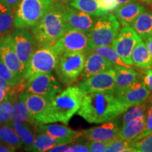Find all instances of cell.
I'll return each instance as SVG.
<instances>
[{"instance_id":"cell-24","label":"cell","mask_w":152,"mask_h":152,"mask_svg":"<svg viewBox=\"0 0 152 152\" xmlns=\"http://www.w3.org/2000/svg\"><path fill=\"white\" fill-rule=\"evenodd\" d=\"M9 125L14 129L20 137L24 148L30 147L35 141L37 134V125L30 123L10 122Z\"/></svg>"},{"instance_id":"cell-20","label":"cell","mask_w":152,"mask_h":152,"mask_svg":"<svg viewBox=\"0 0 152 152\" xmlns=\"http://www.w3.org/2000/svg\"><path fill=\"white\" fill-rule=\"evenodd\" d=\"M20 94L27 106L32 121L35 123V118L46 109L51 100L47 96L32 93L23 92Z\"/></svg>"},{"instance_id":"cell-5","label":"cell","mask_w":152,"mask_h":152,"mask_svg":"<svg viewBox=\"0 0 152 152\" xmlns=\"http://www.w3.org/2000/svg\"><path fill=\"white\" fill-rule=\"evenodd\" d=\"M86 59L85 52H64L60 55L55 73L62 84L69 86L79 78Z\"/></svg>"},{"instance_id":"cell-47","label":"cell","mask_w":152,"mask_h":152,"mask_svg":"<svg viewBox=\"0 0 152 152\" xmlns=\"http://www.w3.org/2000/svg\"><path fill=\"white\" fill-rule=\"evenodd\" d=\"M136 0H116V1L118 4V7H121V6L133 2V1H135Z\"/></svg>"},{"instance_id":"cell-51","label":"cell","mask_w":152,"mask_h":152,"mask_svg":"<svg viewBox=\"0 0 152 152\" xmlns=\"http://www.w3.org/2000/svg\"><path fill=\"white\" fill-rule=\"evenodd\" d=\"M151 35H152V34H151Z\"/></svg>"},{"instance_id":"cell-31","label":"cell","mask_w":152,"mask_h":152,"mask_svg":"<svg viewBox=\"0 0 152 152\" xmlns=\"http://www.w3.org/2000/svg\"><path fill=\"white\" fill-rule=\"evenodd\" d=\"M0 142L15 149L23 147V143L18 134L9 124L0 125Z\"/></svg>"},{"instance_id":"cell-34","label":"cell","mask_w":152,"mask_h":152,"mask_svg":"<svg viewBox=\"0 0 152 152\" xmlns=\"http://www.w3.org/2000/svg\"><path fill=\"white\" fill-rule=\"evenodd\" d=\"M105 151L107 152H123V151H136L135 149L132 147L131 142L127 140L118 138L110 142L106 147Z\"/></svg>"},{"instance_id":"cell-15","label":"cell","mask_w":152,"mask_h":152,"mask_svg":"<svg viewBox=\"0 0 152 152\" xmlns=\"http://www.w3.org/2000/svg\"><path fill=\"white\" fill-rule=\"evenodd\" d=\"M0 59L19 78H23L24 74L23 72L22 66L15 52L11 33L0 36Z\"/></svg>"},{"instance_id":"cell-30","label":"cell","mask_w":152,"mask_h":152,"mask_svg":"<svg viewBox=\"0 0 152 152\" xmlns=\"http://www.w3.org/2000/svg\"><path fill=\"white\" fill-rule=\"evenodd\" d=\"M149 103V98H148L147 100H145L142 103L133 106L132 107L129 108L126 111H125L123 113L122 118H121V128L127 125L128 123L132 122V121L137 118L146 116Z\"/></svg>"},{"instance_id":"cell-45","label":"cell","mask_w":152,"mask_h":152,"mask_svg":"<svg viewBox=\"0 0 152 152\" xmlns=\"http://www.w3.org/2000/svg\"><path fill=\"white\" fill-rule=\"evenodd\" d=\"M20 0H0L1 2H2L4 4H6L9 7H11V8L14 9L18 6V3L20 2Z\"/></svg>"},{"instance_id":"cell-49","label":"cell","mask_w":152,"mask_h":152,"mask_svg":"<svg viewBox=\"0 0 152 152\" xmlns=\"http://www.w3.org/2000/svg\"><path fill=\"white\" fill-rule=\"evenodd\" d=\"M42 1L48 4H52V3L56 2V1H58V0H42Z\"/></svg>"},{"instance_id":"cell-41","label":"cell","mask_w":152,"mask_h":152,"mask_svg":"<svg viewBox=\"0 0 152 152\" xmlns=\"http://www.w3.org/2000/svg\"><path fill=\"white\" fill-rule=\"evenodd\" d=\"M68 152H89L88 147L87 144L83 142V143H77L73 144L70 145L68 149Z\"/></svg>"},{"instance_id":"cell-37","label":"cell","mask_w":152,"mask_h":152,"mask_svg":"<svg viewBox=\"0 0 152 152\" xmlns=\"http://www.w3.org/2000/svg\"><path fill=\"white\" fill-rule=\"evenodd\" d=\"M149 98V103L148 106V109L146 113L145 120V129L142 134L139 137L137 140H140L144 137H147L152 132V96Z\"/></svg>"},{"instance_id":"cell-29","label":"cell","mask_w":152,"mask_h":152,"mask_svg":"<svg viewBox=\"0 0 152 152\" xmlns=\"http://www.w3.org/2000/svg\"><path fill=\"white\" fill-rule=\"evenodd\" d=\"M69 5L93 17H99L106 14L100 9L99 0H72Z\"/></svg>"},{"instance_id":"cell-9","label":"cell","mask_w":152,"mask_h":152,"mask_svg":"<svg viewBox=\"0 0 152 152\" xmlns=\"http://www.w3.org/2000/svg\"><path fill=\"white\" fill-rule=\"evenodd\" d=\"M61 90V85L52 73H46L34 74L28 77L24 92L42 95L52 100Z\"/></svg>"},{"instance_id":"cell-28","label":"cell","mask_w":152,"mask_h":152,"mask_svg":"<svg viewBox=\"0 0 152 152\" xmlns=\"http://www.w3.org/2000/svg\"><path fill=\"white\" fill-rule=\"evenodd\" d=\"M14 9L0 1V36L10 33L14 26Z\"/></svg>"},{"instance_id":"cell-8","label":"cell","mask_w":152,"mask_h":152,"mask_svg":"<svg viewBox=\"0 0 152 152\" xmlns=\"http://www.w3.org/2000/svg\"><path fill=\"white\" fill-rule=\"evenodd\" d=\"M15 52L22 66L24 76L32 55L37 49L35 36L28 28H15L11 32Z\"/></svg>"},{"instance_id":"cell-7","label":"cell","mask_w":152,"mask_h":152,"mask_svg":"<svg viewBox=\"0 0 152 152\" xmlns=\"http://www.w3.org/2000/svg\"><path fill=\"white\" fill-rule=\"evenodd\" d=\"M60 55L52 45L37 48L30 58L24 77L28 79L34 74L52 73Z\"/></svg>"},{"instance_id":"cell-33","label":"cell","mask_w":152,"mask_h":152,"mask_svg":"<svg viewBox=\"0 0 152 152\" xmlns=\"http://www.w3.org/2000/svg\"><path fill=\"white\" fill-rule=\"evenodd\" d=\"M90 52V51H89ZM91 52H93L96 54H98L101 55L102 56L104 57L108 61L114 66H125V67L130 68V66L127 65L125 62L123 61L121 59V57L118 54V53L115 52V50L112 47L111 45L109 46H104V47H97V48L92 49Z\"/></svg>"},{"instance_id":"cell-50","label":"cell","mask_w":152,"mask_h":152,"mask_svg":"<svg viewBox=\"0 0 152 152\" xmlns=\"http://www.w3.org/2000/svg\"><path fill=\"white\" fill-rule=\"evenodd\" d=\"M142 1H143L144 2H145L146 4H149L152 1V0H142Z\"/></svg>"},{"instance_id":"cell-39","label":"cell","mask_w":152,"mask_h":152,"mask_svg":"<svg viewBox=\"0 0 152 152\" xmlns=\"http://www.w3.org/2000/svg\"><path fill=\"white\" fill-rule=\"evenodd\" d=\"M100 9L106 14L110 11H115L118 7V4L116 0H99Z\"/></svg>"},{"instance_id":"cell-32","label":"cell","mask_w":152,"mask_h":152,"mask_svg":"<svg viewBox=\"0 0 152 152\" xmlns=\"http://www.w3.org/2000/svg\"><path fill=\"white\" fill-rule=\"evenodd\" d=\"M17 96L18 94L9 93L4 99L0 102V125L10 123L13 106Z\"/></svg>"},{"instance_id":"cell-12","label":"cell","mask_w":152,"mask_h":152,"mask_svg":"<svg viewBox=\"0 0 152 152\" xmlns=\"http://www.w3.org/2000/svg\"><path fill=\"white\" fill-rule=\"evenodd\" d=\"M60 54L64 52H88V33L77 30H68L53 44Z\"/></svg>"},{"instance_id":"cell-13","label":"cell","mask_w":152,"mask_h":152,"mask_svg":"<svg viewBox=\"0 0 152 152\" xmlns=\"http://www.w3.org/2000/svg\"><path fill=\"white\" fill-rule=\"evenodd\" d=\"M64 17L67 30H77L88 33L94 26L95 19L90 15L66 5Z\"/></svg>"},{"instance_id":"cell-36","label":"cell","mask_w":152,"mask_h":152,"mask_svg":"<svg viewBox=\"0 0 152 152\" xmlns=\"http://www.w3.org/2000/svg\"><path fill=\"white\" fill-rule=\"evenodd\" d=\"M131 144L139 152H152V132L147 137L131 142Z\"/></svg>"},{"instance_id":"cell-22","label":"cell","mask_w":152,"mask_h":152,"mask_svg":"<svg viewBox=\"0 0 152 152\" xmlns=\"http://www.w3.org/2000/svg\"><path fill=\"white\" fill-rule=\"evenodd\" d=\"M113 67L115 71V87L114 94L118 95L124 92L133 82L136 80L138 74L129 67L122 66H114Z\"/></svg>"},{"instance_id":"cell-6","label":"cell","mask_w":152,"mask_h":152,"mask_svg":"<svg viewBox=\"0 0 152 152\" xmlns=\"http://www.w3.org/2000/svg\"><path fill=\"white\" fill-rule=\"evenodd\" d=\"M42 0H20L14 14V26L31 28L35 26L51 7Z\"/></svg>"},{"instance_id":"cell-14","label":"cell","mask_w":152,"mask_h":152,"mask_svg":"<svg viewBox=\"0 0 152 152\" xmlns=\"http://www.w3.org/2000/svg\"><path fill=\"white\" fill-rule=\"evenodd\" d=\"M115 96L129 109L147 100L150 96V92L144 83L143 77L138 75L136 80L133 82L128 88Z\"/></svg>"},{"instance_id":"cell-11","label":"cell","mask_w":152,"mask_h":152,"mask_svg":"<svg viewBox=\"0 0 152 152\" xmlns=\"http://www.w3.org/2000/svg\"><path fill=\"white\" fill-rule=\"evenodd\" d=\"M141 38L130 26H123L120 30L116 38L114 39L111 46L115 49L123 62L127 65L133 64L131 55L137 43Z\"/></svg>"},{"instance_id":"cell-25","label":"cell","mask_w":152,"mask_h":152,"mask_svg":"<svg viewBox=\"0 0 152 152\" xmlns=\"http://www.w3.org/2000/svg\"><path fill=\"white\" fill-rule=\"evenodd\" d=\"M142 40H145L152 34V13L144 10L131 26Z\"/></svg>"},{"instance_id":"cell-44","label":"cell","mask_w":152,"mask_h":152,"mask_svg":"<svg viewBox=\"0 0 152 152\" xmlns=\"http://www.w3.org/2000/svg\"><path fill=\"white\" fill-rule=\"evenodd\" d=\"M16 149L14 147L0 142V152H14Z\"/></svg>"},{"instance_id":"cell-42","label":"cell","mask_w":152,"mask_h":152,"mask_svg":"<svg viewBox=\"0 0 152 152\" xmlns=\"http://www.w3.org/2000/svg\"><path fill=\"white\" fill-rule=\"evenodd\" d=\"M0 89L4 90L7 93H12V87L1 77H0Z\"/></svg>"},{"instance_id":"cell-52","label":"cell","mask_w":152,"mask_h":152,"mask_svg":"<svg viewBox=\"0 0 152 152\" xmlns=\"http://www.w3.org/2000/svg\"><path fill=\"white\" fill-rule=\"evenodd\" d=\"M65 1H66V0H65Z\"/></svg>"},{"instance_id":"cell-26","label":"cell","mask_w":152,"mask_h":152,"mask_svg":"<svg viewBox=\"0 0 152 152\" xmlns=\"http://www.w3.org/2000/svg\"><path fill=\"white\" fill-rule=\"evenodd\" d=\"M131 58L133 64L140 68H149L152 66L151 58L146 44L140 40L133 49Z\"/></svg>"},{"instance_id":"cell-18","label":"cell","mask_w":152,"mask_h":152,"mask_svg":"<svg viewBox=\"0 0 152 152\" xmlns=\"http://www.w3.org/2000/svg\"><path fill=\"white\" fill-rule=\"evenodd\" d=\"M37 132H42L57 139L69 140L73 142L82 135L81 131L72 130L66 125L57 124H39Z\"/></svg>"},{"instance_id":"cell-21","label":"cell","mask_w":152,"mask_h":152,"mask_svg":"<svg viewBox=\"0 0 152 152\" xmlns=\"http://www.w3.org/2000/svg\"><path fill=\"white\" fill-rule=\"evenodd\" d=\"M73 142L69 140H63V139H57L54 137L49 135L48 134L42 132H37L35 140L33 144L30 147L24 148L26 151H33V152H44L48 151L49 149H52L55 146L59 144H69Z\"/></svg>"},{"instance_id":"cell-46","label":"cell","mask_w":152,"mask_h":152,"mask_svg":"<svg viewBox=\"0 0 152 152\" xmlns=\"http://www.w3.org/2000/svg\"><path fill=\"white\" fill-rule=\"evenodd\" d=\"M144 41H145L146 45H147V48L149 49L150 56H151V63H152V35H150L149 37H148Z\"/></svg>"},{"instance_id":"cell-1","label":"cell","mask_w":152,"mask_h":152,"mask_svg":"<svg viewBox=\"0 0 152 152\" xmlns=\"http://www.w3.org/2000/svg\"><path fill=\"white\" fill-rule=\"evenodd\" d=\"M128 109L114 92L85 94L77 114L89 123H103L115 120Z\"/></svg>"},{"instance_id":"cell-4","label":"cell","mask_w":152,"mask_h":152,"mask_svg":"<svg viewBox=\"0 0 152 152\" xmlns=\"http://www.w3.org/2000/svg\"><path fill=\"white\" fill-rule=\"evenodd\" d=\"M120 28L118 20L110 12L98 17L88 33V52L97 47L111 45L116 38Z\"/></svg>"},{"instance_id":"cell-10","label":"cell","mask_w":152,"mask_h":152,"mask_svg":"<svg viewBox=\"0 0 152 152\" xmlns=\"http://www.w3.org/2000/svg\"><path fill=\"white\" fill-rule=\"evenodd\" d=\"M78 87L85 94L92 92H115V71L114 67L80 81Z\"/></svg>"},{"instance_id":"cell-38","label":"cell","mask_w":152,"mask_h":152,"mask_svg":"<svg viewBox=\"0 0 152 152\" xmlns=\"http://www.w3.org/2000/svg\"><path fill=\"white\" fill-rule=\"evenodd\" d=\"M85 143L87 144L91 152H103L105 151L110 142H102L87 140Z\"/></svg>"},{"instance_id":"cell-48","label":"cell","mask_w":152,"mask_h":152,"mask_svg":"<svg viewBox=\"0 0 152 152\" xmlns=\"http://www.w3.org/2000/svg\"><path fill=\"white\" fill-rule=\"evenodd\" d=\"M8 94L9 93L5 92L4 90L0 89V102H1L4 99L6 98V96H7V94Z\"/></svg>"},{"instance_id":"cell-23","label":"cell","mask_w":152,"mask_h":152,"mask_svg":"<svg viewBox=\"0 0 152 152\" xmlns=\"http://www.w3.org/2000/svg\"><path fill=\"white\" fill-rule=\"evenodd\" d=\"M146 116L140 117L120 129L118 138L130 142L136 141L145 129Z\"/></svg>"},{"instance_id":"cell-27","label":"cell","mask_w":152,"mask_h":152,"mask_svg":"<svg viewBox=\"0 0 152 152\" xmlns=\"http://www.w3.org/2000/svg\"><path fill=\"white\" fill-rule=\"evenodd\" d=\"M10 122L34 123L31 118H30L28 108L25 104V102L21 96L20 93L18 94V96H17L14 104Z\"/></svg>"},{"instance_id":"cell-2","label":"cell","mask_w":152,"mask_h":152,"mask_svg":"<svg viewBox=\"0 0 152 152\" xmlns=\"http://www.w3.org/2000/svg\"><path fill=\"white\" fill-rule=\"evenodd\" d=\"M85 94L78 85L61 90L50 101L46 109L35 118V124L60 122L68 125L80 108Z\"/></svg>"},{"instance_id":"cell-3","label":"cell","mask_w":152,"mask_h":152,"mask_svg":"<svg viewBox=\"0 0 152 152\" xmlns=\"http://www.w3.org/2000/svg\"><path fill=\"white\" fill-rule=\"evenodd\" d=\"M65 6L57 1L52 3L37 23L31 28L37 48L53 45L67 32L64 17Z\"/></svg>"},{"instance_id":"cell-35","label":"cell","mask_w":152,"mask_h":152,"mask_svg":"<svg viewBox=\"0 0 152 152\" xmlns=\"http://www.w3.org/2000/svg\"><path fill=\"white\" fill-rule=\"evenodd\" d=\"M0 77L6 80L11 87L18 84L23 80L19 78L1 59H0Z\"/></svg>"},{"instance_id":"cell-16","label":"cell","mask_w":152,"mask_h":152,"mask_svg":"<svg viewBox=\"0 0 152 152\" xmlns=\"http://www.w3.org/2000/svg\"><path fill=\"white\" fill-rule=\"evenodd\" d=\"M121 126L118 121H109L103 125L81 131V137L92 141L111 142L118 138Z\"/></svg>"},{"instance_id":"cell-43","label":"cell","mask_w":152,"mask_h":152,"mask_svg":"<svg viewBox=\"0 0 152 152\" xmlns=\"http://www.w3.org/2000/svg\"><path fill=\"white\" fill-rule=\"evenodd\" d=\"M70 145L68 144H59V145L55 146V147H52V149L49 150V152H63V151H67L68 147Z\"/></svg>"},{"instance_id":"cell-19","label":"cell","mask_w":152,"mask_h":152,"mask_svg":"<svg viewBox=\"0 0 152 152\" xmlns=\"http://www.w3.org/2000/svg\"><path fill=\"white\" fill-rule=\"evenodd\" d=\"M145 9L143 5L133 1L118 7L115 10V16L120 24L130 27L139 15Z\"/></svg>"},{"instance_id":"cell-40","label":"cell","mask_w":152,"mask_h":152,"mask_svg":"<svg viewBox=\"0 0 152 152\" xmlns=\"http://www.w3.org/2000/svg\"><path fill=\"white\" fill-rule=\"evenodd\" d=\"M144 83L150 92V96H152V69H147L144 71L143 77Z\"/></svg>"},{"instance_id":"cell-17","label":"cell","mask_w":152,"mask_h":152,"mask_svg":"<svg viewBox=\"0 0 152 152\" xmlns=\"http://www.w3.org/2000/svg\"><path fill=\"white\" fill-rule=\"evenodd\" d=\"M87 52L88 53L86 54L84 68L80 75V81L84 80L95 74L106 71L113 67V65L109 61L101 55L91 51Z\"/></svg>"}]
</instances>
